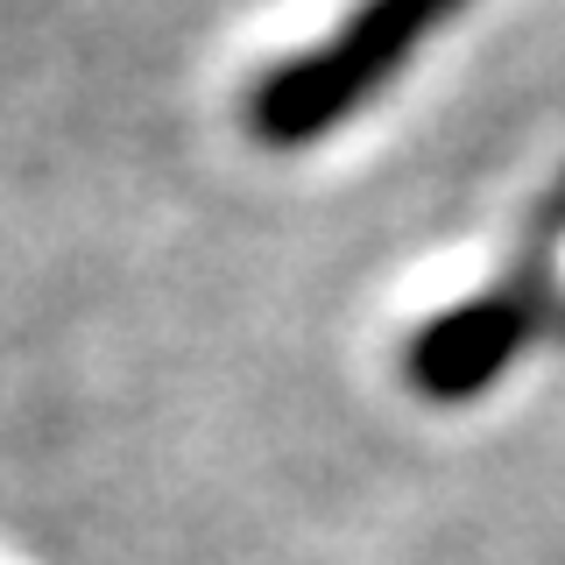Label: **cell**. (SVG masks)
Here are the masks:
<instances>
[{"instance_id":"1","label":"cell","mask_w":565,"mask_h":565,"mask_svg":"<svg viewBox=\"0 0 565 565\" xmlns=\"http://www.w3.org/2000/svg\"><path fill=\"white\" fill-rule=\"evenodd\" d=\"M467 0H361L326 43H311L305 57L276 64L269 78L247 93V128L269 149H305V141L332 135L367 93H382L411 50Z\"/></svg>"},{"instance_id":"2","label":"cell","mask_w":565,"mask_h":565,"mask_svg":"<svg viewBox=\"0 0 565 565\" xmlns=\"http://www.w3.org/2000/svg\"><path fill=\"white\" fill-rule=\"evenodd\" d=\"M523 332H530V290H488V297H473V305L431 318V326L417 332L411 382L431 403H467L473 388H488L516 361Z\"/></svg>"}]
</instances>
